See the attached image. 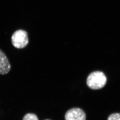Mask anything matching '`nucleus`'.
<instances>
[{
  "instance_id": "obj_1",
  "label": "nucleus",
  "mask_w": 120,
  "mask_h": 120,
  "mask_svg": "<svg viewBox=\"0 0 120 120\" xmlns=\"http://www.w3.org/2000/svg\"><path fill=\"white\" fill-rule=\"evenodd\" d=\"M107 82L106 76L103 72L95 71L91 73L88 76L87 84L92 90H100L105 86Z\"/></svg>"
},
{
  "instance_id": "obj_2",
  "label": "nucleus",
  "mask_w": 120,
  "mask_h": 120,
  "mask_svg": "<svg viewBox=\"0 0 120 120\" xmlns=\"http://www.w3.org/2000/svg\"><path fill=\"white\" fill-rule=\"evenodd\" d=\"M11 42L16 48L21 49L25 48L29 42L27 32L21 29L16 31L12 35Z\"/></svg>"
},
{
  "instance_id": "obj_3",
  "label": "nucleus",
  "mask_w": 120,
  "mask_h": 120,
  "mask_svg": "<svg viewBox=\"0 0 120 120\" xmlns=\"http://www.w3.org/2000/svg\"><path fill=\"white\" fill-rule=\"evenodd\" d=\"M65 120H86V115L81 109L75 108L68 110L65 115Z\"/></svg>"
},
{
  "instance_id": "obj_4",
  "label": "nucleus",
  "mask_w": 120,
  "mask_h": 120,
  "mask_svg": "<svg viewBox=\"0 0 120 120\" xmlns=\"http://www.w3.org/2000/svg\"><path fill=\"white\" fill-rule=\"evenodd\" d=\"M11 68L9 59L4 52L0 49V74H7L10 71Z\"/></svg>"
},
{
  "instance_id": "obj_5",
  "label": "nucleus",
  "mask_w": 120,
  "mask_h": 120,
  "mask_svg": "<svg viewBox=\"0 0 120 120\" xmlns=\"http://www.w3.org/2000/svg\"><path fill=\"white\" fill-rule=\"evenodd\" d=\"M22 120H39L36 115L33 113H28L23 117Z\"/></svg>"
},
{
  "instance_id": "obj_6",
  "label": "nucleus",
  "mask_w": 120,
  "mask_h": 120,
  "mask_svg": "<svg viewBox=\"0 0 120 120\" xmlns=\"http://www.w3.org/2000/svg\"><path fill=\"white\" fill-rule=\"evenodd\" d=\"M107 120H120V113H114L110 115Z\"/></svg>"
},
{
  "instance_id": "obj_7",
  "label": "nucleus",
  "mask_w": 120,
  "mask_h": 120,
  "mask_svg": "<svg viewBox=\"0 0 120 120\" xmlns=\"http://www.w3.org/2000/svg\"><path fill=\"white\" fill-rule=\"evenodd\" d=\"M49 120V119H46V120Z\"/></svg>"
}]
</instances>
